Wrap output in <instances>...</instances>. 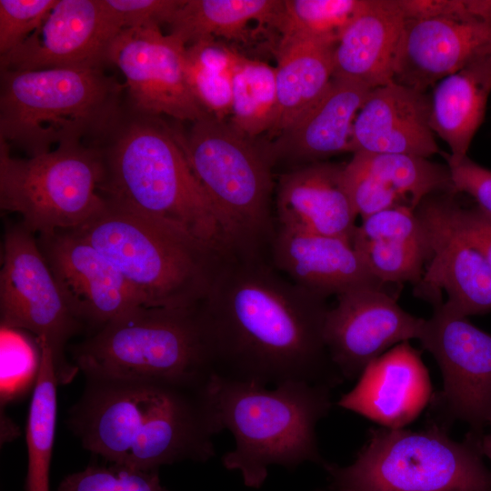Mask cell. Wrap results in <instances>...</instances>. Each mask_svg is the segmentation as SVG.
I'll return each mask as SVG.
<instances>
[{
  "label": "cell",
  "instance_id": "6da1fadb",
  "mask_svg": "<svg viewBox=\"0 0 491 491\" xmlns=\"http://www.w3.org/2000/svg\"><path fill=\"white\" fill-rule=\"evenodd\" d=\"M326 300L253 254L224 259L198 306L215 375L265 386L340 384L325 344Z\"/></svg>",
  "mask_w": 491,
  "mask_h": 491
},
{
  "label": "cell",
  "instance_id": "7a4b0ae2",
  "mask_svg": "<svg viewBox=\"0 0 491 491\" xmlns=\"http://www.w3.org/2000/svg\"><path fill=\"white\" fill-rule=\"evenodd\" d=\"M94 145L103 177L99 193L124 209L166 221L224 258L240 249L225 219L192 171L179 144L156 116L122 114Z\"/></svg>",
  "mask_w": 491,
  "mask_h": 491
},
{
  "label": "cell",
  "instance_id": "3957f363",
  "mask_svg": "<svg viewBox=\"0 0 491 491\" xmlns=\"http://www.w3.org/2000/svg\"><path fill=\"white\" fill-rule=\"evenodd\" d=\"M331 389L303 381L270 389L215 374L212 390L219 419L235 438V447L222 457L223 466L239 472L244 484L256 489L265 483L271 466H325L316 428L330 410Z\"/></svg>",
  "mask_w": 491,
  "mask_h": 491
},
{
  "label": "cell",
  "instance_id": "277c9868",
  "mask_svg": "<svg viewBox=\"0 0 491 491\" xmlns=\"http://www.w3.org/2000/svg\"><path fill=\"white\" fill-rule=\"evenodd\" d=\"M73 231L118 268L146 307L199 306L225 259L166 221L106 201L92 218Z\"/></svg>",
  "mask_w": 491,
  "mask_h": 491
},
{
  "label": "cell",
  "instance_id": "5b68a950",
  "mask_svg": "<svg viewBox=\"0 0 491 491\" xmlns=\"http://www.w3.org/2000/svg\"><path fill=\"white\" fill-rule=\"evenodd\" d=\"M102 67L1 70L0 139L34 156L101 138L121 115L124 88Z\"/></svg>",
  "mask_w": 491,
  "mask_h": 491
},
{
  "label": "cell",
  "instance_id": "8992f818",
  "mask_svg": "<svg viewBox=\"0 0 491 491\" xmlns=\"http://www.w3.org/2000/svg\"><path fill=\"white\" fill-rule=\"evenodd\" d=\"M73 357L87 379L200 386L215 374L198 306H140L78 344Z\"/></svg>",
  "mask_w": 491,
  "mask_h": 491
},
{
  "label": "cell",
  "instance_id": "52a82bcc",
  "mask_svg": "<svg viewBox=\"0 0 491 491\" xmlns=\"http://www.w3.org/2000/svg\"><path fill=\"white\" fill-rule=\"evenodd\" d=\"M483 436L468 431L457 442L436 424L418 431L372 429L352 464L324 466L334 490L491 491Z\"/></svg>",
  "mask_w": 491,
  "mask_h": 491
},
{
  "label": "cell",
  "instance_id": "ba28073f",
  "mask_svg": "<svg viewBox=\"0 0 491 491\" xmlns=\"http://www.w3.org/2000/svg\"><path fill=\"white\" fill-rule=\"evenodd\" d=\"M195 175L230 228L240 251L270 232L273 191L269 145L261 146L225 120L210 115L193 123L188 135H177Z\"/></svg>",
  "mask_w": 491,
  "mask_h": 491
},
{
  "label": "cell",
  "instance_id": "9c48e42d",
  "mask_svg": "<svg viewBox=\"0 0 491 491\" xmlns=\"http://www.w3.org/2000/svg\"><path fill=\"white\" fill-rule=\"evenodd\" d=\"M99 151L84 144L15 157L0 139V207L16 213L33 234L75 229L104 205Z\"/></svg>",
  "mask_w": 491,
  "mask_h": 491
},
{
  "label": "cell",
  "instance_id": "30bf717a",
  "mask_svg": "<svg viewBox=\"0 0 491 491\" xmlns=\"http://www.w3.org/2000/svg\"><path fill=\"white\" fill-rule=\"evenodd\" d=\"M34 235L22 223L5 228L0 271L1 326L26 330L37 341H45L62 384L77 371L65 360L64 350L83 326L68 309Z\"/></svg>",
  "mask_w": 491,
  "mask_h": 491
},
{
  "label": "cell",
  "instance_id": "8fae6325",
  "mask_svg": "<svg viewBox=\"0 0 491 491\" xmlns=\"http://www.w3.org/2000/svg\"><path fill=\"white\" fill-rule=\"evenodd\" d=\"M433 307L418 339L443 376L442 390L430 402L436 417L433 424L446 429L450 423L461 421L469 432L484 435L491 426V334L443 302Z\"/></svg>",
  "mask_w": 491,
  "mask_h": 491
},
{
  "label": "cell",
  "instance_id": "7c38bea8",
  "mask_svg": "<svg viewBox=\"0 0 491 491\" xmlns=\"http://www.w3.org/2000/svg\"><path fill=\"white\" fill-rule=\"evenodd\" d=\"M185 47L159 26L125 29L113 38L106 63L122 72L134 112L192 123L208 115L188 86Z\"/></svg>",
  "mask_w": 491,
  "mask_h": 491
},
{
  "label": "cell",
  "instance_id": "4fadbf2b",
  "mask_svg": "<svg viewBox=\"0 0 491 491\" xmlns=\"http://www.w3.org/2000/svg\"><path fill=\"white\" fill-rule=\"evenodd\" d=\"M336 297L326 316L324 338L343 379L358 377L385 352L422 334L426 319L405 311L385 289L356 288Z\"/></svg>",
  "mask_w": 491,
  "mask_h": 491
},
{
  "label": "cell",
  "instance_id": "5bb4252c",
  "mask_svg": "<svg viewBox=\"0 0 491 491\" xmlns=\"http://www.w3.org/2000/svg\"><path fill=\"white\" fill-rule=\"evenodd\" d=\"M37 242L62 297L83 326L98 330L144 306L118 268L75 231L38 235Z\"/></svg>",
  "mask_w": 491,
  "mask_h": 491
},
{
  "label": "cell",
  "instance_id": "9a60e30c",
  "mask_svg": "<svg viewBox=\"0 0 491 491\" xmlns=\"http://www.w3.org/2000/svg\"><path fill=\"white\" fill-rule=\"evenodd\" d=\"M119 32L103 0H57L37 30L0 55V71L103 66Z\"/></svg>",
  "mask_w": 491,
  "mask_h": 491
},
{
  "label": "cell",
  "instance_id": "2e32d148",
  "mask_svg": "<svg viewBox=\"0 0 491 491\" xmlns=\"http://www.w3.org/2000/svg\"><path fill=\"white\" fill-rule=\"evenodd\" d=\"M87 381L68 414V426L86 450L124 465L154 410L175 385Z\"/></svg>",
  "mask_w": 491,
  "mask_h": 491
},
{
  "label": "cell",
  "instance_id": "e0dca14e",
  "mask_svg": "<svg viewBox=\"0 0 491 491\" xmlns=\"http://www.w3.org/2000/svg\"><path fill=\"white\" fill-rule=\"evenodd\" d=\"M491 52V23L436 16L406 19L393 81L426 92Z\"/></svg>",
  "mask_w": 491,
  "mask_h": 491
},
{
  "label": "cell",
  "instance_id": "ac0fdd59",
  "mask_svg": "<svg viewBox=\"0 0 491 491\" xmlns=\"http://www.w3.org/2000/svg\"><path fill=\"white\" fill-rule=\"evenodd\" d=\"M430 195L416 209L428 230L432 255L414 294L435 306L445 291L444 306L466 317L491 311L490 265L446 225Z\"/></svg>",
  "mask_w": 491,
  "mask_h": 491
},
{
  "label": "cell",
  "instance_id": "d6986e66",
  "mask_svg": "<svg viewBox=\"0 0 491 491\" xmlns=\"http://www.w3.org/2000/svg\"><path fill=\"white\" fill-rule=\"evenodd\" d=\"M343 177L362 218L396 206L416 210L433 194L456 195L447 165L410 155L356 152Z\"/></svg>",
  "mask_w": 491,
  "mask_h": 491
},
{
  "label": "cell",
  "instance_id": "ffe728a7",
  "mask_svg": "<svg viewBox=\"0 0 491 491\" xmlns=\"http://www.w3.org/2000/svg\"><path fill=\"white\" fill-rule=\"evenodd\" d=\"M432 397L429 373L420 351L406 341L370 362L337 405L383 427L398 429L413 422Z\"/></svg>",
  "mask_w": 491,
  "mask_h": 491
},
{
  "label": "cell",
  "instance_id": "44dd1931",
  "mask_svg": "<svg viewBox=\"0 0 491 491\" xmlns=\"http://www.w3.org/2000/svg\"><path fill=\"white\" fill-rule=\"evenodd\" d=\"M350 152L441 153L430 127V95L394 81L372 89L354 121Z\"/></svg>",
  "mask_w": 491,
  "mask_h": 491
},
{
  "label": "cell",
  "instance_id": "7402d4cb",
  "mask_svg": "<svg viewBox=\"0 0 491 491\" xmlns=\"http://www.w3.org/2000/svg\"><path fill=\"white\" fill-rule=\"evenodd\" d=\"M276 267L298 286L328 297L361 287L385 289L350 239L279 228Z\"/></svg>",
  "mask_w": 491,
  "mask_h": 491
},
{
  "label": "cell",
  "instance_id": "603a6c76",
  "mask_svg": "<svg viewBox=\"0 0 491 491\" xmlns=\"http://www.w3.org/2000/svg\"><path fill=\"white\" fill-rule=\"evenodd\" d=\"M343 170L344 165L321 161L284 174L276 191L279 228L352 241L358 215Z\"/></svg>",
  "mask_w": 491,
  "mask_h": 491
},
{
  "label": "cell",
  "instance_id": "cb8c5ba5",
  "mask_svg": "<svg viewBox=\"0 0 491 491\" xmlns=\"http://www.w3.org/2000/svg\"><path fill=\"white\" fill-rule=\"evenodd\" d=\"M406 17L399 0H364L333 52V77L371 89L393 81Z\"/></svg>",
  "mask_w": 491,
  "mask_h": 491
},
{
  "label": "cell",
  "instance_id": "d4e9b609",
  "mask_svg": "<svg viewBox=\"0 0 491 491\" xmlns=\"http://www.w3.org/2000/svg\"><path fill=\"white\" fill-rule=\"evenodd\" d=\"M371 90L359 83L333 77L317 103L269 145L274 160L315 163L350 152L354 121Z\"/></svg>",
  "mask_w": 491,
  "mask_h": 491
},
{
  "label": "cell",
  "instance_id": "484cf974",
  "mask_svg": "<svg viewBox=\"0 0 491 491\" xmlns=\"http://www.w3.org/2000/svg\"><path fill=\"white\" fill-rule=\"evenodd\" d=\"M491 93V52L435 85L430 95V127L447 145V166L467 156Z\"/></svg>",
  "mask_w": 491,
  "mask_h": 491
},
{
  "label": "cell",
  "instance_id": "4316f807",
  "mask_svg": "<svg viewBox=\"0 0 491 491\" xmlns=\"http://www.w3.org/2000/svg\"><path fill=\"white\" fill-rule=\"evenodd\" d=\"M336 43L316 38L281 40L277 49L276 113L269 138L277 137L322 97L333 78Z\"/></svg>",
  "mask_w": 491,
  "mask_h": 491
},
{
  "label": "cell",
  "instance_id": "83f0119b",
  "mask_svg": "<svg viewBox=\"0 0 491 491\" xmlns=\"http://www.w3.org/2000/svg\"><path fill=\"white\" fill-rule=\"evenodd\" d=\"M283 0H184L168 25L185 46L205 38L246 41L248 25H277Z\"/></svg>",
  "mask_w": 491,
  "mask_h": 491
},
{
  "label": "cell",
  "instance_id": "f1b7e54d",
  "mask_svg": "<svg viewBox=\"0 0 491 491\" xmlns=\"http://www.w3.org/2000/svg\"><path fill=\"white\" fill-rule=\"evenodd\" d=\"M38 346L39 366L25 427V491H50L49 474L57 417V386L60 384L55 359L45 341H38Z\"/></svg>",
  "mask_w": 491,
  "mask_h": 491
},
{
  "label": "cell",
  "instance_id": "f546056e",
  "mask_svg": "<svg viewBox=\"0 0 491 491\" xmlns=\"http://www.w3.org/2000/svg\"><path fill=\"white\" fill-rule=\"evenodd\" d=\"M245 56L215 38L186 45L185 74L190 91L208 115L230 117L235 72Z\"/></svg>",
  "mask_w": 491,
  "mask_h": 491
},
{
  "label": "cell",
  "instance_id": "4dcf8cb0",
  "mask_svg": "<svg viewBox=\"0 0 491 491\" xmlns=\"http://www.w3.org/2000/svg\"><path fill=\"white\" fill-rule=\"evenodd\" d=\"M276 68L244 57L233 79L230 125L255 138L271 129L276 113Z\"/></svg>",
  "mask_w": 491,
  "mask_h": 491
},
{
  "label": "cell",
  "instance_id": "1f68e13d",
  "mask_svg": "<svg viewBox=\"0 0 491 491\" xmlns=\"http://www.w3.org/2000/svg\"><path fill=\"white\" fill-rule=\"evenodd\" d=\"M364 0H283L276 29L281 40L316 38L337 43Z\"/></svg>",
  "mask_w": 491,
  "mask_h": 491
},
{
  "label": "cell",
  "instance_id": "d6a6232c",
  "mask_svg": "<svg viewBox=\"0 0 491 491\" xmlns=\"http://www.w3.org/2000/svg\"><path fill=\"white\" fill-rule=\"evenodd\" d=\"M352 243L372 274L384 285L421 281L430 260V245L403 240H366L354 236Z\"/></svg>",
  "mask_w": 491,
  "mask_h": 491
},
{
  "label": "cell",
  "instance_id": "836d02e7",
  "mask_svg": "<svg viewBox=\"0 0 491 491\" xmlns=\"http://www.w3.org/2000/svg\"><path fill=\"white\" fill-rule=\"evenodd\" d=\"M110 464L66 476L56 491H170L161 484L158 470Z\"/></svg>",
  "mask_w": 491,
  "mask_h": 491
},
{
  "label": "cell",
  "instance_id": "e575fe53",
  "mask_svg": "<svg viewBox=\"0 0 491 491\" xmlns=\"http://www.w3.org/2000/svg\"><path fill=\"white\" fill-rule=\"evenodd\" d=\"M354 236L366 240H403L430 245L424 222L416 210L406 206L384 209L362 218Z\"/></svg>",
  "mask_w": 491,
  "mask_h": 491
},
{
  "label": "cell",
  "instance_id": "d590c367",
  "mask_svg": "<svg viewBox=\"0 0 491 491\" xmlns=\"http://www.w3.org/2000/svg\"><path fill=\"white\" fill-rule=\"evenodd\" d=\"M455 195H435L433 200L437 212L446 225L478 251L491 266V217L476 205L461 206Z\"/></svg>",
  "mask_w": 491,
  "mask_h": 491
},
{
  "label": "cell",
  "instance_id": "8d00e7d4",
  "mask_svg": "<svg viewBox=\"0 0 491 491\" xmlns=\"http://www.w3.org/2000/svg\"><path fill=\"white\" fill-rule=\"evenodd\" d=\"M57 0H0V55L21 45L43 24Z\"/></svg>",
  "mask_w": 491,
  "mask_h": 491
},
{
  "label": "cell",
  "instance_id": "74e56055",
  "mask_svg": "<svg viewBox=\"0 0 491 491\" xmlns=\"http://www.w3.org/2000/svg\"><path fill=\"white\" fill-rule=\"evenodd\" d=\"M120 29L169 24L184 0H103Z\"/></svg>",
  "mask_w": 491,
  "mask_h": 491
},
{
  "label": "cell",
  "instance_id": "f35d334b",
  "mask_svg": "<svg viewBox=\"0 0 491 491\" xmlns=\"http://www.w3.org/2000/svg\"><path fill=\"white\" fill-rule=\"evenodd\" d=\"M448 167L456 193L472 196L476 206L491 217V170L467 156L458 165Z\"/></svg>",
  "mask_w": 491,
  "mask_h": 491
},
{
  "label": "cell",
  "instance_id": "ab89813d",
  "mask_svg": "<svg viewBox=\"0 0 491 491\" xmlns=\"http://www.w3.org/2000/svg\"><path fill=\"white\" fill-rule=\"evenodd\" d=\"M481 447L484 456L487 457L491 463V434H484Z\"/></svg>",
  "mask_w": 491,
  "mask_h": 491
},
{
  "label": "cell",
  "instance_id": "60d3db41",
  "mask_svg": "<svg viewBox=\"0 0 491 491\" xmlns=\"http://www.w3.org/2000/svg\"><path fill=\"white\" fill-rule=\"evenodd\" d=\"M320 491H326V490H320ZM333 491H350V490H333Z\"/></svg>",
  "mask_w": 491,
  "mask_h": 491
}]
</instances>
